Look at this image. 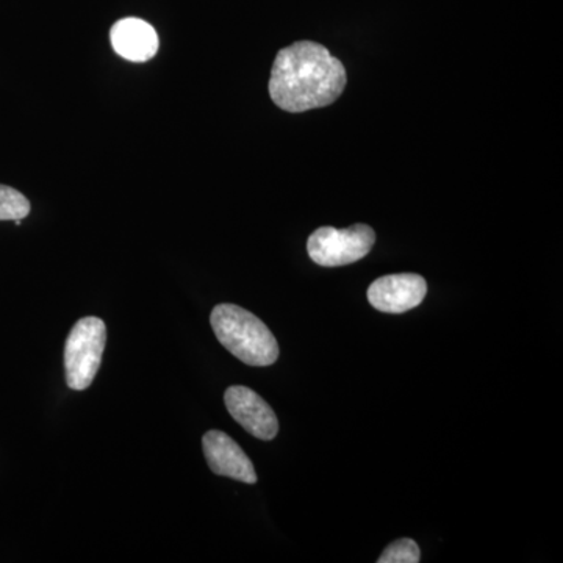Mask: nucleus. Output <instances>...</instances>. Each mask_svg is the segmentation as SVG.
I'll return each instance as SVG.
<instances>
[{
  "mask_svg": "<svg viewBox=\"0 0 563 563\" xmlns=\"http://www.w3.org/2000/svg\"><path fill=\"white\" fill-rule=\"evenodd\" d=\"M346 81L343 63L322 44L298 41L277 52L268 90L279 109L302 113L331 106Z\"/></svg>",
  "mask_w": 563,
  "mask_h": 563,
  "instance_id": "obj_1",
  "label": "nucleus"
},
{
  "mask_svg": "<svg viewBox=\"0 0 563 563\" xmlns=\"http://www.w3.org/2000/svg\"><path fill=\"white\" fill-rule=\"evenodd\" d=\"M210 324L222 346L246 365L269 366L279 358L276 336L242 307L220 303L210 314Z\"/></svg>",
  "mask_w": 563,
  "mask_h": 563,
  "instance_id": "obj_2",
  "label": "nucleus"
},
{
  "mask_svg": "<svg viewBox=\"0 0 563 563\" xmlns=\"http://www.w3.org/2000/svg\"><path fill=\"white\" fill-rule=\"evenodd\" d=\"M106 322L96 317L81 318L65 344L66 383L73 390H87L101 368L106 351Z\"/></svg>",
  "mask_w": 563,
  "mask_h": 563,
  "instance_id": "obj_3",
  "label": "nucleus"
},
{
  "mask_svg": "<svg viewBox=\"0 0 563 563\" xmlns=\"http://www.w3.org/2000/svg\"><path fill=\"white\" fill-rule=\"evenodd\" d=\"M376 242V233L366 224L347 229L320 228L309 236L307 251L317 265L336 268L362 261Z\"/></svg>",
  "mask_w": 563,
  "mask_h": 563,
  "instance_id": "obj_4",
  "label": "nucleus"
},
{
  "mask_svg": "<svg viewBox=\"0 0 563 563\" xmlns=\"http://www.w3.org/2000/svg\"><path fill=\"white\" fill-rule=\"evenodd\" d=\"M428 292V282L420 274H390L374 280L368 301L384 313H404L420 306Z\"/></svg>",
  "mask_w": 563,
  "mask_h": 563,
  "instance_id": "obj_5",
  "label": "nucleus"
},
{
  "mask_svg": "<svg viewBox=\"0 0 563 563\" xmlns=\"http://www.w3.org/2000/svg\"><path fill=\"white\" fill-rule=\"evenodd\" d=\"M225 407L244 431L269 442L279 432V420L265 399L251 388L233 385L224 395Z\"/></svg>",
  "mask_w": 563,
  "mask_h": 563,
  "instance_id": "obj_6",
  "label": "nucleus"
},
{
  "mask_svg": "<svg viewBox=\"0 0 563 563\" xmlns=\"http://www.w3.org/2000/svg\"><path fill=\"white\" fill-rule=\"evenodd\" d=\"M202 450L211 472L218 476L231 477L244 484L257 483V473L251 459L228 433L207 432L202 439Z\"/></svg>",
  "mask_w": 563,
  "mask_h": 563,
  "instance_id": "obj_7",
  "label": "nucleus"
},
{
  "mask_svg": "<svg viewBox=\"0 0 563 563\" xmlns=\"http://www.w3.org/2000/svg\"><path fill=\"white\" fill-rule=\"evenodd\" d=\"M110 38L114 52L129 62H150L158 51L157 32L150 22L139 18L118 21L111 29Z\"/></svg>",
  "mask_w": 563,
  "mask_h": 563,
  "instance_id": "obj_8",
  "label": "nucleus"
},
{
  "mask_svg": "<svg viewBox=\"0 0 563 563\" xmlns=\"http://www.w3.org/2000/svg\"><path fill=\"white\" fill-rule=\"evenodd\" d=\"M31 213V202L14 188L0 185V221H22Z\"/></svg>",
  "mask_w": 563,
  "mask_h": 563,
  "instance_id": "obj_9",
  "label": "nucleus"
},
{
  "mask_svg": "<svg viewBox=\"0 0 563 563\" xmlns=\"http://www.w3.org/2000/svg\"><path fill=\"white\" fill-rule=\"evenodd\" d=\"M420 561V547L412 539L396 540L377 559L379 563H418Z\"/></svg>",
  "mask_w": 563,
  "mask_h": 563,
  "instance_id": "obj_10",
  "label": "nucleus"
}]
</instances>
